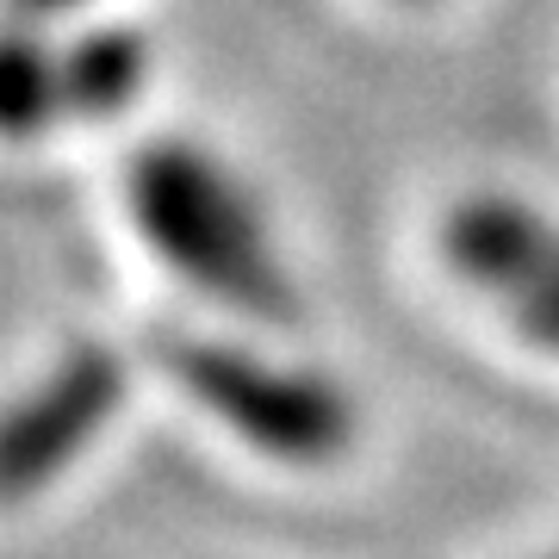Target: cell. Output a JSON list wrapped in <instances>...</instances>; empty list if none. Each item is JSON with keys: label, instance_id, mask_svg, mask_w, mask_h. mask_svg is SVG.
<instances>
[{"label": "cell", "instance_id": "obj_1", "mask_svg": "<svg viewBox=\"0 0 559 559\" xmlns=\"http://www.w3.org/2000/svg\"><path fill=\"white\" fill-rule=\"evenodd\" d=\"M124 200L143 242L200 293L249 318H293V293L280 261L267 255L255 205L212 156L187 143H150L131 156Z\"/></svg>", "mask_w": 559, "mask_h": 559}, {"label": "cell", "instance_id": "obj_2", "mask_svg": "<svg viewBox=\"0 0 559 559\" xmlns=\"http://www.w3.org/2000/svg\"><path fill=\"white\" fill-rule=\"evenodd\" d=\"M168 367L218 423H230L249 448L280 460H336L348 448V404L318 380L224 342H168Z\"/></svg>", "mask_w": 559, "mask_h": 559}, {"label": "cell", "instance_id": "obj_3", "mask_svg": "<svg viewBox=\"0 0 559 559\" xmlns=\"http://www.w3.org/2000/svg\"><path fill=\"white\" fill-rule=\"evenodd\" d=\"M124 392V367L112 348H75V355L62 360L57 373L20 404V417L7 423V485L13 491H32L38 479H50L57 466L75 460V448L106 417H112V404Z\"/></svg>", "mask_w": 559, "mask_h": 559}, {"label": "cell", "instance_id": "obj_4", "mask_svg": "<svg viewBox=\"0 0 559 559\" xmlns=\"http://www.w3.org/2000/svg\"><path fill=\"white\" fill-rule=\"evenodd\" d=\"M441 242H448V261L460 274L491 286V293H528L540 267L559 255V237L522 200H466L448 218Z\"/></svg>", "mask_w": 559, "mask_h": 559}, {"label": "cell", "instance_id": "obj_5", "mask_svg": "<svg viewBox=\"0 0 559 559\" xmlns=\"http://www.w3.org/2000/svg\"><path fill=\"white\" fill-rule=\"evenodd\" d=\"M57 62H62V112L112 119L138 100L143 75H150V44L131 25H100V32H81Z\"/></svg>", "mask_w": 559, "mask_h": 559}, {"label": "cell", "instance_id": "obj_6", "mask_svg": "<svg viewBox=\"0 0 559 559\" xmlns=\"http://www.w3.org/2000/svg\"><path fill=\"white\" fill-rule=\"evenodd\" d=\"M50 112H62V62L50 44L20 32L7 44V124L13 138H32Z\"/></svg>", "mask_w": 559, "mask_h": 559}, {"label": "cell", "instance_id": "obj_7", "mask_svg": "<svg viewBox=\"0 0 559 559\" xmlns=\"http://www.w3.org/2000/svg\"><path fill=\"white\" fill-rule=\"evenodd\" d=\"M516 323L528 342H540V348L559 355V255L540 267V280L528 293H516Z\"/></svg>", "mask_w": 559, "mask_h": 559}, {"label": "cell", "instance_id": "obj_8", "mask_svg": "<svg viewBox=\"0 0 559 559\" xmlns=\"http://www.w3.org/2000/svg\"><path fill=\"white\" fill-rule=\"evenodd\" d=\"M32 13H69V7H81V0H25Z\"/></svg>", "mask_w": 559, "mask_h": 559}]
</instances>
